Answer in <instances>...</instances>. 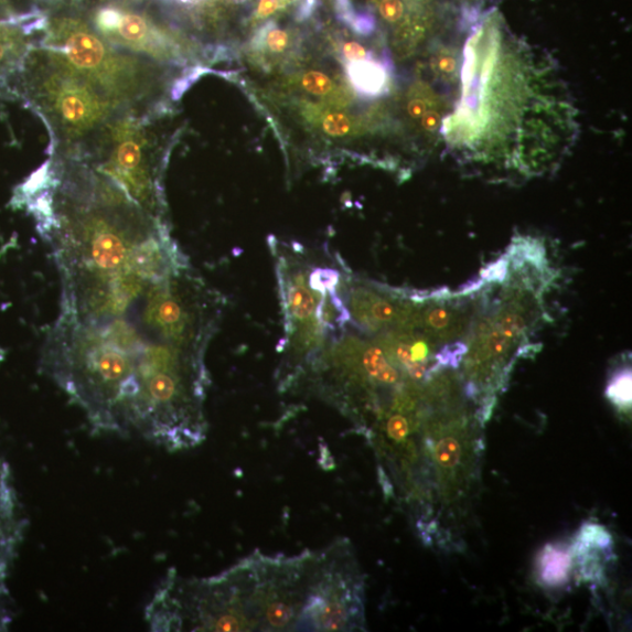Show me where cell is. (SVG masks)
<instances>
[{"mask_svg":"<svg viewBox=\"0 0 632 632\" xmlns=\"http://www.w3.org/2000/svg\"><path fill=\"white\" fill-rule=\"evenodd\" d=\"M62 280L43 368L98 433L170 452L206 439L205 356L222 296L191 266L168 221L128 197L56 190L36 226Z\"/></svg>","mask_w":632,"mask_h":632,"instance_id":"6da1fadb","label":"cell"},{"mask_svg":"<svg viewBox=\"0 0 632 632\" xmlns=\"http://www.w3.org/2000/svg\"><path fill=\"white\" fill-rule=\"evenodd\" d=\"M459 74L461 93L439 128L459 167L506 183L560 169L580 124L549 53L514 34L494 8L469 29Z\"/></svg>","mask_w":632,"mask_h":632,"instance_id":"7a4b0ae2","label":"cell"},{"mask_svg":"<svg viewBox=\"0 0 632 632\" xmlns=\"http://www.w3.org/2000/svg\"><path fill=\"white\" fill-rule=\"evenodd\" d=\"M365 579L352 544L248 555L210 578L169 571L146 607L151 631H362Z\"/></svg>","mask_w":632,"mask_h":632,"instance_id":"3957f363","label":"cell"},{"mask_svg":"<svg viewBox=\"0 0 632 632\" xmlns=\"http://www.w3.org/2000/svg\"><path fill=\"white\" fill-rule=\"evenodd\" d=\"M559 279L545 240L516 236L500 258L469 282L475 311L459 374L483 427L515 363L542 351L535 339L550 321L547 296Z\"/></svg>","mask_w":632,"mask_h":632,"instance_id":"277c9868","label":"cell"},{"mask_svg":"<svg viewBox=\"0 0 632 632\" xmlns=\"http://www.w3.org/2000/svg\"><path fill=\"white\" fill-rule=\"evenodd\" d=\"M483 428L456 369L440 371L425 383L419 433L420 505L432 500L435 491L444 507L467 500L478 481Z\"/></svg>","mask_w":632,"mask_h":632,"instance_id":"5b68a950","label":"cell"},{"mask_svg":"<svg viewBox=\"0 0 632 632\" xmlns=\"http://www.w3.org/2000/svg\"><path fill=\"white\" fill-rule=\"evenodd\" d=\"M165 103L121 111L63 157L117 185L133 202L167 218L163 191L165 148L160 131Z\"/></svg>","mask_w":632,"mask_h":632,"instance_id":"8992f818","label":"cell"},{"mask_svg":"<svg viewBox=\"0 0 632 632\" xmlns=\"http://www.w3.org/2000/svg\"><path fill=\"white\" fill-rule=\"evenodd\" d=\"M285 318L282 358L277 374L280 393H290L331 338L320 322V306L351 271L329 253L300 244L272 246Z\"/></svg>","mask_w":632,"mask_h":632,"instance_id":"52a82bcc","label":"cell"},{"mask_svg":"<svg viewBox=\"0 0 632 632\" xmlns=\"http://www.w3.org/2000/svg\"><path fill=\"white\" fill-rule=\"evenodd\" d=\"M12 99L24 101L45 122L51 157L68 154L115 115L128 110L41 44L19 72Z\"/></svg>","mask_w":632,"mask_h":632,"instance_id":"ba28073f","label":"cell"},{"mask_svg":"<svg viewBox=\"0 0 632 632\" xmlns=\"http://www.w3.org/2000/svg\"><path fill=\"white\" fill-rule=\"evenodd\" d=\"M41 45L125 108L165 103L170 68L110 44L85 18L49 15Z\"/></svg>","mask_w":632,"mask_h":632,"instance_id":"9c48e42d","label":"cell"},{"mask_svg":"<svg viewBox=\"0 0 632 632\" xmlns=\"http://www.w3.org/2000/svg\"><path fill=\"white\" fill-rule=\"evenodd\" d=\"M87 21L110 44L151 62L169 68L188 62L189 52L179 38L133 0L95 7Z\"/></svg>","mask_w":632,"mask_h":632,"instance_id":"30bf717a","label":"cell"},{"mask_svg":"<svg viewBox=\"0 0 632 632\" xmlns=\"http://www.w3.org/2000/svg\"><path fill=\"white\" fill-rule=\"evenodd\" d=\"M419 291L352 276L346 294L351 325L366 335L415 329Z\"/></svg>","mask_w":632,"mask_h":632,"instance_id":"8fae6325","label":"cell"},{"mask_svg":"<svg viewBox=\"0 0 632 632\" xmlns=\"http://www.w3.org/2000/svg\"><path fill=\"white\" fill-rule=\"evenodd\" d=\"M474 311L475 298L469 282L456 292L448 289L419 291L415 329L439 346L465 341Z\"/></svg>","mask_w":632,"mask_h":632,"instance_id":"7c38bea8","label":"cell"},{"mask_svg":"<svg viewBox=\"0 0 632 632\" xmlns=\"http://www.w3.org/2000/svg\"><path fill=\"white\" fill-rule=\"evenodd\" d=\"M47 18L40 8L0 17V99H12V88L30 52L45 35Z\"/></svg>","mask_w":632,"mask_h":632,"instance_id":"4fadbf2b","label":"cell"},{"mask_svg":"<svg viewBox=\"0 0 632 632\" xmlns=\"http://www.w3.org/2000/svg\"><path fill=\"white\" fill-rule=\"evenodd\" d=\"M24 528L25 521L12 479H0V630H4L10 621L7 582Z\"/></svg>","mask_w":632,"mask_h":632,"instance_id":"5bb4252c","label":"cell"},{"mask_svg":"<svg viewBox=\"0 0 632 632\" xmlns=\"http://www.w3.org/2000/svg\"><path fill=\"white\" fill-rule=\"evenodd\" d=\"M612 538L609 531L599 524L586 523L569 547L572 561H576L579 579L585 582H606L604 558L612 553Z\"/></svg>","mask_w":632,"mask_h":632,"instance_id":"9a60e30c","label":"cell"},{"mask_svg":"<svg viewBox=\"0 0 632 632\" xmlns=\"http://www.w3.org/2000/svg\"><path fill=\"white\" fill-rule=\"evenodd\" d=\"M393 64L387 60H369L347 63V78L361 97L366 99H378L385 97L390 89V78Z\"/></svg>","mask_w":632,"mask_h":632,"instance_id":"2e32d148","label":"cell"},{"mask_svg":"<svg viewBox=\"0 0 632 632\" xmlns=\"http://www.w3.org/2000/svg\"><path fill=\"white\" fill-rule=\"evenodd\" d=\"M572 563L569 548L563 545H546L536 561L539 581L548 588L565 586L570 579Z\"/></svg>","mask_w":632,"mask_h":632,"instance_id":"e0dca14e","label":"cell"},{"mask_svg":"<svg viewBox=\"0 0 632 632\" xmlns=\"http://www.w3.org/2000/svg\"><path fill=\"white\" fill-rule=\"evenodd\" d=\"M293 36L289 30L279 26L276 22L264 23L251 41V47L256 52L270 54L272 56L282 55L292 47Z\"/></svg>","mask_w":632,"mask_h":632,"instance_id":"ac0fdd59","label":"cell"},{"mask_svg":"<svg viewBox=\"0 0 632 632\" xmlns=\"http://www.w3.org/2000/svg\"><path fill=\"white\" fill-rule=\"evenodd\" d=\"M631 366L630 362L624 361L609 376L606 396L610 404L622 414L631 413L632 393H631Z\"/></svg>","mask_w":632,"mask_h":632,"instance_id":"d6986e66","label":"cell"},{"mask_svg":"<svg viewBox=\"0 0 632 632\" xmlns=\"http://www.w3.org/2000/svg\"><path fill=\"white\" fill-rule=\"evenodd\" d=\"M335 9L341 22L361 35H372L376 30V18L371 11H358L352 0H335Z\"/></svg>","mask_w":632,"mask_h":632,"instance_id":"ffe728a7","label":"cell"},{"mask_svg":"<svg viewBox=\"0 0 632 632\" xmlns=\"http://www.w3.org/2000/svg\"><path fill=\"white\" fill-rule=\"evenodd\" d=\"M430 67L438 79L451 82L458 74L459 55L454 49L440 45L431 56Z\"/></svg>","mask_w":632,"mask_h":632,"instance_id":"44dd1931","label":"cell"},{"mask_svg":"<svg viewBox=\"0 0 632 632\" xmlns=\"http://www.w3.org/2000/svg\"><path fill=\"white\" fill-rule=\"evenodd\" d=\"M436 104L435 93L425 84H416L408 94L407 113L414 121L420 120Z\"/></svg>","mask_w":632,"mask_h":632,"instance_id":"7402d4cb","label":"cell"},{"mask_svg":"<svg viewBox=\"0 0 632 632\" xmlns=\"http://www.w3.org/2000/svg\"><path fill=\"white\" fill-rule=\"evenodd\" d=\"M323 132L332 138H344L355 131V124L346 114L325 111L315 119Z\"/></svg>","mask_w":632,"mask_h":632,"instance_id":"603a6c76","label":"cell"},{"mask_svg":"<svg viewBox=\"0 0 632 632\" xmlns=\"http://www.w3.org/2000/svg\"><path fill=\"white\" fill-rule=\"evenodd\" d=\"M298 85L304 92L314 95V97H328L336 89L331 76L320 71L303 73L299 78Z\"/></svg>","mask_w":632,"mask_h":632,"instance_id":"cb8c5ba5","label":"cell"},{"mask_svg":"<svg viewBox=\"0 0 632 632\" xmlns=\"http://www.w3.org/2000/svg\"><path fill=\"white\" fill-rule=\"evenodd\" d=\"M373 4L382 21L395 26L406 15L410 0H373Z\"/></svg>","mask_w":632,"mask_h":632,"instance_id":"d4e9b609","label":"cell"},{"mask_svg":"<svg viewBox=\"0 0 632 632\" xmlns=\"http://www.w3.org/2000/svg\"><path fill=\"white\" fill-rule=\"evenodd\" d=\"M297 3L298 0H259L254 11L253 23H263L278 13L290 10L296 7Z\"/></svg>","mask_w":632,"mask_h":632,"instance_id":"484cf974","label":"cell"},{"mask_svg":"<svg viewBox=\"0 0 632 632\" xmlns=\"http://www.w3.org/2000/svg\"><path fill=\"white\" fill-rule=\"evenodd\" d=\"M341 55L344 62L347 64L369 60V57L374 56V53L369 51L365 45L351 41L344 42L341 45Z\"/></svg>","mask_w":632,"mask_h":632,"instance_id":"4316f807","label":"cell"},{"mask_svg":"<svg viewBox=\"0 0 632 632\" xmlns=\"http://www.w3.org/2000/svg\"><path fill=\"white\" fill-rule=\"evenodd\" d=\"M420 127L426 132L433 133L442 126L443 117L437 109L428 110L424 117L420 118Z\"/></svg>","mask_w":632,"mask_h":632,"instance_id":"83f0119b","label":"cell"},{"mask_svg":"<svg viewBox=\"0 0 632 632\" xmlns=\"http://www.w3.org/2000/svg\"><path fill=\"white\" fill-rule=\"evenodd\" d=\"M25 2L26 0H0V17H8L31 10L23 7Z\"/></svg>","mask_w":632,"mask_h":632,"instance_id":"f1b7e54d","label":"cell"},{"mask_svg":"<svg viewBox=\"0 0 632 632\" xmlns=\"http://www.w3.org/2000/svg\"><path fill=\"white\" fill-rule=\"evenodd\" d=\"M165 2L175 3L180 6H193L200 3L201 0H165Z\"/></svg>","mask_w":632,"mask_h":632,"instance_id":"f546056e","label":"cell"},{"mask_svg":"<svg viewBox=\"0 0 632 632\" xmlns=\"http://www.w3.org/2000/svg\"><path fill=\"white\" fill-rule=\"evenodd\" d=\"M108 2H128V0H108Z\"/></svg>","mask_w":632,"mask_h":632,"instance_id":"4dcf8cb0","label":"cell"}]
</instances>
